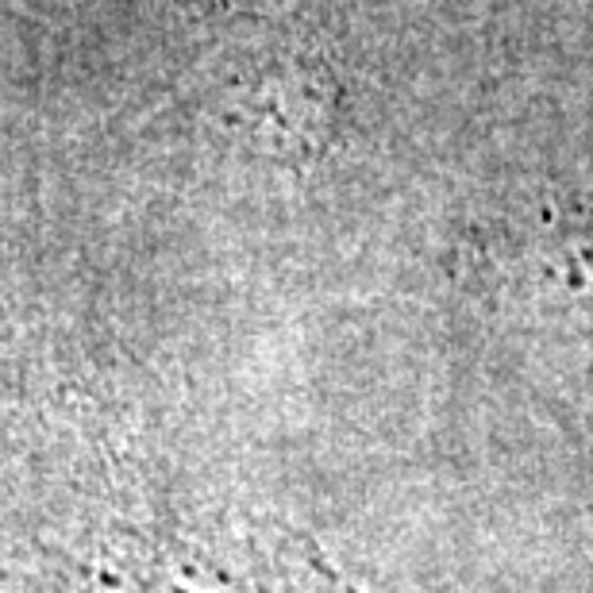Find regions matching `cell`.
Returning <instances> with one entry per match:
<instances>
[{
	"label": "cell",
	"instance_id": "obj_1",
	"mask_svg": "<svg viewBox=\"0 0 593 593\" xmlns=\"http://www.w3.org/2000/svg\"><path fill=\"white\" fill-rule=\"evenodd\" d=\"M251 120L255 135L278 154H309L328 124V108L312 74H270L251 97Z\"/></svg>",
	"mask_w": 593,
	"mask_h": 593
},
{
	"label": "cell",
	"instance_id": "obj_2",
	"mask_svg": "<svg viewBox=\"0 0 593 593\" xmlns=\"http://www.w3.org/2000/svg\"><path fill=\"white\" fill-rule=\"evenodd\" d=\"M162 593H239V589L231 586L227 578L216 574V570L200 567V562L173 559V562H166Z\"/></svg>",
	"mask_w": 593,
	"mask_h": 593
}]
</instances>
